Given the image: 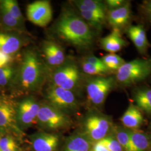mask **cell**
I'll use <instances>...</instances> for the list:
<instances>
[{
    "label": "cell",
    "mask_w": 151,
    "mask_h": 151,
    "mask_svg": "<svg viewBox=\"0 0 151 151\" xmlns=\"http://www.w3.org/2000/svg\"><path fill=\"white\" fill-rule=\"evenodd\" d=\"M54 30L60 39L78 48H89L93 43L91 27L81 16L70 9L62 10Z\"/></svg>",
    "instance_id": "obj_1"
},
{
    "label": "cell",
    "mask_w": 151,
    "mask_h": 151,
    "mask_svg": "<svg viewBox=\"0 0 151 151\" xmlns=\"http://www.w3.org/2000/svg\"><path fill=\"white\" fill-rule=\"evenodd\" d=\"M47 76L45 65L37 50L27 49L22 55L17 73V86L20 92L28 94L39 90Z\"/></svg>",
    "instance_id": "obj_2"
},
{
    "label": "cell",
    "mask_w": 151,
    "mask_h": 151,
    "mask_svg": "<svg viewBox=\"0 0 151 151\" xmlns=\"http://www.w3.org/2000/svg\"><path fill=\"white\" fill-rule=\"evenodd\" d=\"M151 74V58L135 59L125 62L116 72L115 80L122 86L127 87L143 81Z\"/></svg>",
    "instance_id": "obj_3"
},
{
    "label": "cell",
    "mask_w": 151,
    "mask_h": 151,
    "mask_svg": "<svg viewBox=\"0 0 151 151\" xmlns=\"http://www.w3.org/2000/svg\"><path fill=\"white\" fill-rule=\"evenodd\" d=\"M79 67L73 60H66L55 68L50 75L51 84L75 92L82 83V75Z\"/></svg>",
    "instance_id": "obj_4"
},
{
    "label": "cell",
    "mask_w": 151,
    "mask_h": 151,
    "mask_svg": "<svg viewBox=\"0 0 151 151\" xmlns=\"http://www.w3.org/2000/svg\"><path fill=\"white\" fill-rule=\"evenodd\" d=\"M116 83L115 78L113 76H97L90 77L85 82L88 100L95 106L103 105Z\"/></svg>",
    "instance_id": "obj_5"
},
{
    "label": "cell",
    "mask_w": 151,
    "mask_h": 151,
    "mask_svg": "<svg viewBox=\"0 0 151 151\" xmlns=\"http://www.w3.org/2000/svg\"><path fill=\"white\" fill-rule=\"evenodd\" d=\"M44 96L47 104L66 113L78 107L75 92L50 84L45 89Z\"/></svg>",
    "instance_id": "obj_6"
},
{
    "label": "cell",
    "mask_w": 151,
    "mask_h": 151,
    "mask_svg": "<svg viewBox=\"0 0 151 151\" xmlns=\"http://www.w3.org/2000/svg\"><path fill=\"white\" fill-rule=\"evenodd\" d=\"M85 136L91 141L99 142L106 137L113 128L110 119L102 114H88L83 122Z\"/></svg>",
    "instance_id": "obj_7"
},
{
    "label": "cell",
    "mask_w": 151,
    "mask_h": 151,
    "mask_svg": "<svg viewBox=\"0 0 151 151\" xmlns=\"http://www.w3.org/2000/svg\"><path fill=\"white\" fill-rule=\"evenodd\" d=\"M67 114L47 104H40L37 117V124L46 129L57 130L70 125Z\"/></svg>",
    "instance_id": "obj_8"
},
{
    "label": "cell",
    "mask_w": 151,
    "mask_h": 151,
    "mask_svg": "<svg viewBox=\"0 0 151 151\" xmlns=\"http://www.w3.org/2000/svg\"><path fill=\"white\" fill-rule=\"evenodd\" d=\"M40 104L32 96L24 98L16 108L17 124L27 128L37 124V117Z\"/></svg>",
    "instance_id": "obj_9"
},
{
    "label": "cell",
    "mask_w": 151,
    "mask_h": 151,
    "mask_svg": "<svg viewBox=\"0 0 151 151\" xmlns=\"http://www.w3.org/2000/svg\"><path fill=\"white\" fill-rule=\"evenodd\" d=\"M27 16L29 21L33 24L40 27H45L52 21L53 17L50 2L47 0H40L29 4L27 8Z\"/></svg>",
    "instance_id": "obj_10"
},
{
    "label": "cell",
    "mask_w": 151,
    "mask_h": 151,
    "mask_svg": "<svg viewBox=\"0 0 151 151\" xmlns=\"http://www.w3.org/2000/svg\"><path fill=\"white\" fill-rule=\"evenodd\" d=\"M43 56L49 67L55 69L66 60L64 49L53 41H45L42 47Z\"/></svg>",
    "instance_id": "obj_11"
},
{
    "label": "cell",
    "mask_w": 151,
    "mask_h": 151,
    "mask_svg": "<svg viewBox=\"0 0 151 151\" xmlns=\"http://www.w3.org/2000/svg\"><path fill=\"white\" fill-rule=\"evenodd\" d=\"M131 16V5L129 1H127L124 5L118 9L109 10L106 15V20L113 28L120 30L129 24Z\"/></svg>",
    "instance_id": "obj_12"
},
{
    "label": "cell",
    "mask_w": 151,
    "mask_h": 151,
    "mask_svg": "<svg viewBox=\"0 0 151 151\" xmlns=\"http://www.w3.org/2000/svg\"><path fill=\"white\" fill-rule=\"evenodd\" d=\"M32 143L35 151H55L59 143L58 135L45 132L32 136Z\"/></svg>",
    "instance_id": "obj_13"
},
{
    "label": "cell",
    "mask_w": 151,
    "mask_h": 151,
    "mask_svg": "<svg viewBox=\"0 0 151 151\" xmlns=\"http://www.w3.org/2000/svg\"><path fill=\"white\" fill-rule=\"evenodd\" d=\"M126 32L139 53L145 54L150 43L144 27L142 25H130L127 28Z\"/></svg>",
    "instance_id": "obj_14"
},
{
    "label": "cell",
    "mask_w": 151,
    "mask_h": 151,
    "mask_svg": "<svg viewBox=\"0 0 151 151\" xmlns=\"http://www.w3.org/2000/svg\"><path fill=\"white\" fill-rule=\"evenodd\" d=\"M16 119V108L11 103L0 101V130L15 128L19 130Z\"/></svg>",
    "instance_id": "obj_15"
},
{
    "label": "cell",
    "mask_w": 151,
    "mask_h": 151,
    "mask_svg": "<svg viewBox=\"0 0 151 151\" xmlns=\"http://www.w3.org/2000/svg\"><path fill=\"white\" fill-rule=\"evenodd\" d=\"M101 48L110 53H115L120 51L127 45V42L122 36L120 30L113 28L111 32L100 40Z\"/></svg>",
    "instance_id": "obj_16"
},
{
    "label": "cell",
    "mask_w": 151,
    "mask_h": 151,
    "mask_svg": "<svg viewBox=\"0 0 151 151\" xmlns=\"http://www.w3.org/2000/svg\"><path fill=\"white\" fill-rule=\"evenodd\" d=\"M27 42L25 39L19 35L0 32V50L5 54L12 55L16 53Z\"/></svg>",
    "instance_id": "obj_17"
},
{
    "label": "cell",
    "mask_w": 151,
    "mask_h": 151,
    "mask_svg": "<svg viewBox=\"0 0 151 151\" xmlns=\"http://www.w3.org/2000/svg\"><path fill=\"white\" fill-rule=\"evenodd\" d=\"M124 127L130 130L138 129L144 123V118L140 110L130 104L120 118Z\"/></svg>",
    "instance_id": "obj_18"
},
{
    "label": "cell",
    "mask_w": 151,
    "mask_h": 151,
    "mask_svg": "<svg viewBox=\"0 0 151 151\" xmlns=\"http://www.w3.org/2000/svg\"><path fill=\"white\" fill-rule=\"evenodd\" d=\"M73 4L79 11L81 17L86 22L87 24L90 27L95 29L98 32H100L102 30L105 20L88 10L86 7L81 2L80 0L74 1Z\"/></svg>",
    "instance_id": "obj_19"
},
{
    "label": "cell",
    "mask_w": 151,
    "mask_h": 151,
    "mask_svg": "<svg viewBox=\"0 0 151 151\" xmlns=\"http://www.w3.org/2000/svg\"><path fill=\"white\" fill-rule=\"evenodd\" d=\"M135 106L141 111L151 114V87H141L133 92Z\"/></svg>",
    "instance_id": "obj_20"
},
{
    "label": "cell",
    "mask_w": 151,
    "mask_h": 151,
    "mask_svg": "<svg viewBox=\"0 0 151 151\" xmlns=\"http://www.w3.org/2000/svg\"><path fill=\"white\" fill-rule=\"evenodd\" d=\"M90 140L85 135L77 134L66 142L63 151H91Z\"/></svg>",
    "instance_id": "obj_21"
},
{
    "label": "cell",
    "mask_w": 151,
    "mask_h": 151,
    "mask_svg": "<svg viewBox=\"0 0 151 151\" xmlns=\"http://www.w3.org/2000/svg\"><path fill=\"white\" fill-rule=\"evenodd\" d=\"M133 151H148L150 147V139L144 132L138 130H130Z\"/></svg>",
    "instance_id": "obj_22"
},
{
    "label": "cell",
    "mask_w": 151,
    "mask_h": 151,
    "mask_svg": "<svg viewBox=\"0 0 151 151\" xmlns=\"http://www.w3.org/2000/svg\"><path fill=\"white\" fill-rule=\"evenodd\" d=\"M0 16L4 25L8 28L15 30L19 32L25 34L27 29L24 24L18 21L6 10L3 6L0 5Z\"/></svg>",
    "instance_id": "obj_23"
},
{
    "label": "cell",
    "mask_w": 151,
    "mask_h": 151,
    "mask_svg": "<svg viewBox=\"0 0 151 151\" xmlns=\"http://www.w3.org/2000/svg\"><path fill=\"white\" fill-rule=\"evenodd\" d=\"M113 129L115 134L114 136L122 147L123 151H133L130 139V129L120 127H114Z\"/></svg>",
    "instance_id": "obj_24"
},
{
    "label": "cell",
    "mask_w": 151,
    "mask_h": 151,
    "mask_svg": "<svg viewBox=\"0 0 151 151\" xmlns=\"http://www.w3.org/2000/svg\"><path fill=\"white\" fill-rule=\"evenodd\" d=\"M80 1L88 10L106 21V7L104 2L99 0H80Z\"/></svg>",
    "instance_id": "obj_25"
},
{
    "label": "cell",
    "mask_w": 151,
    "mask_h": 151,
    "mask_svg": "<svg viewBox=\"0 0 151 151\" xmlns=\"http://www.w3.org/2000/svg\"><path fill=\"white\" fill-rule=\"evenodd\" d=\"M101 59L110 72H116L126 62L123 58L115 53L106 54Z\"/></svg>",
    "instance_id": "obj_26"
},
{
    "label": "cell",
    "mask_w": 151,
    "mask_h": 151,
    "mask_svg": "<svg viewBox=\"0 0 151 151\" xmlns=\"http://www.w3.org/2000/svg\"><path fill=\"white\" fill-rule=\"evenodd\" d=\"M81 70L87 75L92 76H105L110 71L105 65H92L82 60L81 63Z\"/></svg>",
    "instance_id": "obj_27"
},
{
    "label": "cell",
    "mask_w": 151,
    "mask_h": 151,
    "mask_svg": "<svg viewBox=\"0 0 151 151\" xmlns=\"http://www.w3.org/2000/svg\"><path fill=\"white\" fill-rule=\"evenodd\" d=\"M0 5L3 6L12 16L18 21L25 24L24 16L20 9L17 1L15 0H3L0 1Z\"/></svg>",
    "instance_id": "obj_28"
},
{
    "label": "cell",
    "mask_w": 151,
    "mask_h": 151,
    "mask_svg": "<svg viewBox=\"0 0 151 151\" xmlns=\"http://www.w3.org/2000/svg\"><path fill=\"white\" fill-rule=\"evenodd\" d=\"M15 75V70L12 67L7 65L0 67V86L7 85Z\"/></svg>",
    "instance_id": "obj_29"
},
{
    "label": "cell",
    "mask_w": 151,
    "mask_h": 151,
    "mask_svg": "<svg viewBox=\"0 0 151 151\" xmlns=\"http://www.w3.org/2000/svg\"><path fill=\"white\" fill-rule=\"evenodd\" d=\"M0 150L1 151H17L18 146L16 141L10 136L0 138Z\"/></svg>",
    "instance_id": "obj_30"
},
{
    "label": "cell",
    "mask_w": 151,
    "mask_h": 151,
    "mask_svg": "<svg viewBox=\"0 0 151 151\" xmlns=\"http://www.w3.org/2000/svg\"><path fill=\"white\" fill-rule=\"evenodd\" d=\"M99 142L105 146L109 151H124L114 135H107Z\"/></svg>",
    "instance_id": "obj_31"
},
{
    "label": "cell",
    "mask_w": 151,
    "mask_h": 151,
    "mask_svg": "<svg viewBox=\"0 0 151 151\" xmlns=\"http://www.w3.org/2000/svg\"><path fill=\"white\" fill-rule=\"evenodd\" d=\"M140 7L143 15L151 23V0L144 1Z\"/></svg>",
    "instance_id": "obj_32"
},
{
    "label": "cell",
    "mask_w": 151,
    "mask_h": 151,
    "mask_svg": "<svg viewBox=\"0 0 151 151\" xmlns=\"http://www.w3.org/2000/svg\"><path fill=\"white\" fill-rule=\"evenodd\" d=\"M127 1L124 0H107L105 1V4L109 10L118 9L124 5Z\"/></svg>",
    "instance_id": "obj_33"
},
{
    "label": "cell",
    "mask_w": 151,
    "mask_h": 151,
    "mask_svg": "<svg viewBox=\"0 0 151 151\" xmlns=\"http://www.w3.org/2000/svg\"><path fill=\"white\" fill-rule=\"evenodd\" d=\"M12 60L11 55L6 54L0 50V67H5L9 65Z\"/></svg>",
    "instance_id": "obj_34"
},
{
    "label": "cell",
    "mask_w": 151,
    "mask_h": 151,
    "mask_svg": "<svg viewBox=\"0 0 151 151\" xmlns=\"http://www.w3.org/2000/svg\"><path fill=\"white\" fill-rule=\"evenodd\" d=\"M83 60L92 65H100L104 64L101 58H99L95 55H88L84 58Z\"/></svg>",
    "instance_id": "obj_35"
},
{
    "label": "cell",
    "mask_w": 151,
    "mask_h": 151,
    "mask_svg": "<svg viewBox=\"0 0 151 151\" xmlns=\"http://www.w3.org/2000/svg\"><path fill=\"white\" fill-rule=\"evenodd\" d=\"M91 151H109L108 148L100 142L95 143Z\"/></svg>",
    "instance_id": "obj_36"
},
{
    "label": "cell",
    "mask_w": 151,
    "mask_h": 151,
    "mask_svg": "<svg viewBox=\"0 0 151 151\" xmlns=\"http://www.w3.org/2000/svg\"><path fill=\"white\" fill-rule=\"evenodd\" d=\"M1 100H1V99H0V101H1Z\"/></svg>",
    "instance_id": "obj_37"
}]
</instances>
